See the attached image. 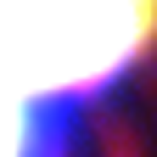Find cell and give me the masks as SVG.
<instances>
[{
  "label": "cell",
  "instance_id": "6da1fadb",
  "mask_svg": "<svg viewBox=\"0 0 157 157\" xmlns=\"http://www.w3.org/2000/svg\"><path fill=\"white\" fill-rule=\"evenodd\" d=\"M151 39L157 0H0V157H67Z\"/></svg>",
  "mask_w": 157,
  "mask_h": 157
}]
</instances>
